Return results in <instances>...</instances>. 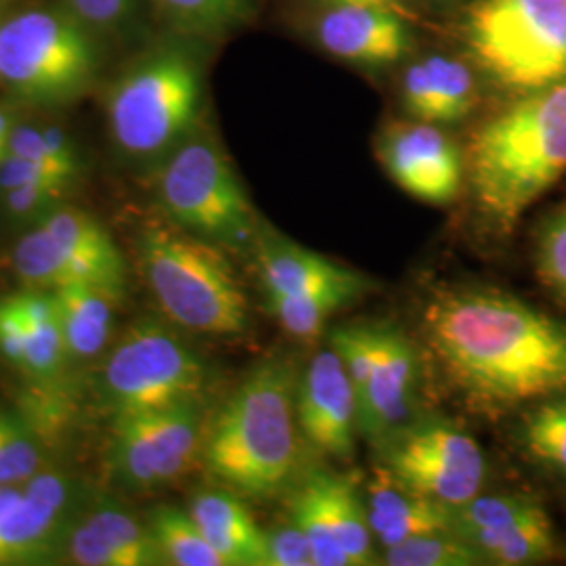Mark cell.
Instances as JSON below:
<instances>
[{
    "mask_svg": "<svg viewBox=\"0 0 566 566\" xmlns=\"http://www.w3.org/2000/svg\"><path fill=\"white\" fill-rule=\"evenodd\" d=\"M317 36L332 55L367 65L401 60L411 44L405 18L380 7H329Z\"/></svg>",
    "mask_w": 566,
    "mask_h": 566,
    "instance_id": "2e32d148",
    "label": "cell"
},
{
    "mask_svg": "<svg viewBox=\"0 0 566 566\" xmlns=\"http://www.w3.org/2000/svg\"><path fill=\"white\" fill-rule=\"evenodd\" d=\"M84 525L91 526L107 546L120 556L122 566L160 565L163 554L151 531H145L133 516L116 507L93 512Z\"/></svg>",
    "mask_w": 566,
    "mask_h": 566,
    "instance_id": "f546056e",
    "label": "cell"
},
{
    "mask_svg": "<svg viewBox=\"0 0 566 566\" xmlns=\"http://www.w3.org/2000/svg\"><path fill=\"white\" fill-rule=\"evenodd\" d=\"M292 516L311 544L315 566L374 563L367 510L346 476L313 472L296 493Z\"/></svg>",
    "mask_w": 566,
    "mask_h": 566,
    "instance_id": "7c38bea8",
    "label": "cell"
},
{
    "mask_svg": "<svg viewBox=\"0 0 566 566\" xmlns=\"http://www.w3.org/2000/svg\"><path fill=\"white\" fill-rule=\"evenodd\" d=\"M60 315L67 357L88 359L102 350L112 327L116 294L91 282H70L51 292Z\"/></svg>",
    "mask_w": 566,
    "mask_h": 566,
    "instance_id": "603a6c76",
    "label": "cell"
},
{
    "mask_svg": "<svg viewBox=\"0 0 566 566\" xmlns=\"http://www.w3.org/2000/svg\"><path fill=\"white\" fill-rule=\"evenodd\" d=\"M453 531L476 547L489 565H537L556 552L546 507L521 493L476 495L453 507Z\"/></svg>",
    "mask_w": 566,
    "mask_h": 566,
    "instance_id": "8fae6325",
    "label": "cell"
},
{
    "mask_svg": "<svg viewBox=\"0 0 566 566\" xmlns=\"http://www.w3.org/2000/svg\"><path fill=\"white\" fill-rule=\"evenodd\" d=\"M139 243L145 277L175 324L217 336L245 329L248 303L242 285L214 245L163 224H149Z\"/></svg>",
    "mask_w": 566,
    "mask_h": 566,
    "instance_id": "5b68a950",
    "label": "cell"
},
{
    "mask_svg": "<svg viewBox=\"0 0 566 566\" xmlns=\"http://www.w3.org/2000/svg\"><path fill=\"white\" fill-rule=\"evenodd\" d=\"M382 558L385 565L390 566H472L485 563L479 549L453 528L386 547Z\"/></svg>",
    "mask_w": 566,
    "mask_h": 566,
    "instance_id": "4dcf8cb0",
    "label": "cell"
},
{
    "mask_svg": "<svg viewBox=\"0 0 566 566\" xmlns=\"http://www.w3.org/2000/svg\"><path fill=\"white\" fill-rule=\"evenodd\" d=\"M164 20L185 34L217 36L238 25L254 0H156Z\"/></svg>",
    "mask_w": 566,
    "mask_h": 566,
    "instance_id": "f1b7e54d",
    "label": "cell"
},
{
    "mask_svg": "<svg viewBox=\"0 0 566 566\" xmlns=\"http://www.w3.org/2000/svg\"><path fill=\"white\" fill-rule=\"evenodd\" d=\"M367 521L371 535L385 547L453 528V507L424 497L397 483L388 470L378 472L369 489Z\"/></svg>",
    "mask_w": 566,
    "mask_h": 566,
    "instance_id": "d6986e66",
    "label": "cell"
},
{
    "mask_svg": "<svg viewBox=\"0 0 566 566\" xmlns=\"http://www.w3.org/2000/svg\"><path fill=\"white\" fill-rule=\"evenodd\" d=\"M70 556L82 566H122L120 556L84 523L70 537Z\"/></svg>",
    "mask_w": 566,
    "mask_h": 566,
    "instance_id": "ab89813d",
    "label": "cell"
},
{
    "mask_svg": "<svg viewBox=\"0 0 566 566\" xmlns=\"http://www.w3.org/2000/svg\"><path fill=\"white\" fill-rule=\"evenodd\" d=\"M160 198L177 223L240 248L252 233V208L223 154L208 142L181 145L160 177Z\"/></svg>",
    "mask_w": 566,
    "mask_h": 566,
    "instance_id": "9c48e42d",
    "label": "cell"
},
{
    "mask_svg": "<svg viewBox=\"0 0 566 566\" xmlns=\"http://www.w3.org/2000/svg\"><path fill=\"white\" fill-rule=\"evenodd\" d=\"M57 525L60 512L21 493L20 500L0 514V566L46 560Z\"/></svg>",
    "mask_w": 566,
    "mask_h": 566,
    "instance_id": "cb8c5ba5",
    "label": "cell"
},
{
    "mask_svg": "<svg viewBox=\"0 0 566 566\" xmlns=\"http://www.w3.org/2000/svg\"><path fill=\"white\" fill-rule=\"evenodd\" d=\"M521 443L535 464L566 479V395L533 403L523 418Z\"/></svg>",
    "mask_w": 566,
    "mask_h": 566,
    "instance_id": "4316f807",
    "label": "cell"
},
{
    "mask_svg": "<svg viewBox=\"0 0 566 566\" xmlns=\"http://www.w3.org/2000/svg\"><path fill=\"white\" fill-rule=\"evenodd\" d=\"M386 470L409 491L458 507L481 495L485 455L460 428L432 422L407 430L392 443Z\"/></svg>",
    "mask_w": 566,
    "mask_h": 566,
    "instance_id": "30bf717a",
    "label": "cell"
},
{
    "mask_svg": "<svg viewBox=\"0 0 566 566\" xmlns=\"http://www.w3.org/2000/svg\"><path fill=\"white\" fill-rule=\"evenodd\" d=\"M403 105L409 116L428 124L464 120L476 103L474 76L462 61L426 57L403 76Z\"/></svg>",
    "mask_w": 566,
    "mask_h": 566,
    "instance_id": "ac0fdd59",
    "label": "cell"
},
{
    "mask_svg": "<svg viewBox=\"0 0 566 566\" xmlns=\"http://www.w3.org/2000/svg\"><path fill=\"white\" fill-rule=\"evenodd\" d=\"M42 227L74 259L82 282L97 283L114 294L124 287V261L109 233L97 219L74 208H55Z\"/></svg>",
    "mask_w": 566,
    "mask_h": 566,
    "instance_id": "7402d4cb",
    "label": "cell"
},
{
    "mask_svg": "<svg viewBox=\"0 0 566 566\" xmlns=\"http://www.w3.org/2000/svg\"><path fill=\"white\" fill-rule=\"evenodd\" d=\"M198 443L196 426L181 411L124 413L116 422L114 460L128 485H164L191 468Z\"/></svg>",
    "mask_w": 566,
    "mask_h": 566,
    "instance_id": "4fadbf2b",
    "label": "cell"
},
{
    "mask_svg": "<svg viewBox=\"0 0 566 566\" xmlns=\"http://www.w3.org/2000/svg\"><path fill=\"white\" fill-rule=\"evenodd\" d=\"M200 99L198 63L177 49H160L114 84L107 99L112 137L130 156H158L191 128Z\"/></svg>",
    "mask_w": 566,
    "mask_h": 566,
    "instance_id": "52a82bcc",
    "label": "cell"
},
{
    "mask_svg": "<svg viewBox=\"0 0 566 566\" xmlns=\"http://www.w3.org/2000/svg\"><path fill=\"white\" fill-rule=\"evenodd\" d=\"M189 512L224 566H269L266 533L235 495L206 491L193 500Z\"/></svg>",
    "mask_w": 566,
    "mask_h": 566,
    "instance_id": "44dd1931",
    "label": "cell"
},
{
    "mask_svg": "<svg viewBox=\"0 0 566 566\" xmlns=\"http://www.w3.org/2000/svg\"><path fill=\"white\" fill-rule=\"evenodd\" d=\"M566 172V81L525 93L486 120L470 143L479 208L502 231Z\"/></svg>",
    "mask_w": 566,
    "mask_h": 566,
    "instance_id": "7a4b0ae2",
    "label": "cell"
},
{
    "mask_svg": "<svg viewBox=\"0 0 566 566\" xmlns=\"http://www.w3.org/2000/svg\"><path fill=\"white\" fill-rule=\"evenodd\" d=\"M23 495L41 502L44 506L60 512L67 504V485L65 481L55 476V474H34L30 481L25 491H21Z\"/></svg>",
    "mask_w": 566,
    "mask_h": 566,
    "instance_id": "b9f144b4",
    "label": "cell"
},
{
    "mask_svg": "<svg viewBox=\"0 0 566 566\" xmlns=\"http://www.w3.org/2000/svg\"><path fill=\"white\" fill-rule=\"evenodd\" d=\"M74 179L57 172L49 166H42L25 158L18 156H7L0 163V189H11V187H21V185H42V187H60V189H70Z\"/></svg>",
    "mask_w": 566,
    "mask_h": 566,
    "instance_id": "74e56055",
    "label": "cell"
},
{
    "mask_svg": "<svg viewBox=\"0 0 566 566\" xmlns=\"http://www.w3.org/2000/svg\"><path fill=\"white\" fill-rule=\"evenodd\" d=\"M465 42L497 86L525 95L566 81V0H479Z\"/></svg>",
    "mask_w": 566,
    "mask_h": 566,
    "instance_id": "8992f818",
    "label": "cell"
},
{
    "mask_svg": "<svg viewBox=\"0 0 566 566\" xmlns=\"http://www.w3.org/2000/svg\"><path fill=\"white\" fill-rule=\"evenodd\" d=\"M21 497V491H15L9 485H0V514L7 512Z\"/></svg>",
    "mask_w": 566,
    "mask_h": 566,
    "instance_id": "f6af8a7d",
    "label": "cell"
},
{
    "mask_svg": "<svg viewBox=\"0 0 566 566\" xmlns=\"http://www.w3.org/2000/svg\"><path fill=\"white\" fill-rule=\"evenodd\" d=\"M13 481H11V474H9V470H7V465L2 462V455H0V485H11Z\"/></svg>",
    "mask_w": 566,
    "mask_h": 566,
    "instance_id": "bcb514c9",
    "label": "cell"
},
{
    "mask_svg": "<svg viewBox=\"0 0 566 566\" xmlns=\"http://www.w3.org/2000/svg\"><path fill=\"white\" fill-rule=\"evenodd\" d=\"M0 350L13 364H25V329L11 298L0 303Z\"/></svg>",
    "mask_w": 566,
    "mask_h": 566,
    "instance_id": "60d3db41",
    "label": "cell"
},
{
    "mask_svg": "<svg viewBox=\"0 0 566 566\" xmlns=\"http://www.w3.org/2000/svg\"><path fill=\"white\" fill-rule=\"evenodd\" d=\"M296 420L317 451L343 460L353 453L359 401L334 348L317 353L296 386Z\"/></svg>",
    "mask_w": 566,
    "mask_h": 566,
    "instance_id": "9a60e30c",
    "label": "cell"
},
{
    "mask_svg": "<svg viewBox=\"0 0 566 566\" xmlns=\"http://www.w3.org/2000/svg\"><path fill=\"white\" fill-rule=\"evenodd\" d=\"M359 296L361 294L350 290H325L306 296H269V306L287 334L313 338L336 311Z\"/></svg>",
    "mask_w": 566,
    "mask_h": 566,
    "instance_id": "1f68e13d",
    "label": "cell"
},
{
    "mask_svg": "<svg viewBox=\"0 0 566 566\" xmlns=\"http://www.w3.org/2000/svg\"><path fill=\"white\" fill-rule=\"evenodd\" d=\"M329 7H343V4H353V7H380L399 13L401 18H409V11L403 4V0H324Z\"/></svg>",
    "mask_w": 566,
    "mask_h": 566,
    "instance_id": "7bdbcfd3",
    "label": "cell"
},
{
    "mask_svg": "<svg viewBox=\"0 0 566 566\" xmlns=\"http://www.w3.org/2000/svg\"><path fill=\"white\" fill-rule=\"evenodd\" d=\"M296 385L285 361L259 365L224 403L206 443V465L227 486L271 497L298 468Z\"/></svg>",
    "mask_w": 566,
    "mask_h": 566,
    "instance_id": "3957f363",
    "label": "cell"
},
{
    "mask_svg": "<svg viewBox=\"0 0 566 566\" xmlns=\"http://www.w3.org/2000/svg\"><path fill=\"white\" fill-rule=\"evenodd\" d=\"M0 455L13 483H28L41 464L32 434L9 413L0 411Z\"/></svg>",
    "mask_w": 566,
    "mask_h": 566,
    "instance_id": "e575fe53",
    "label": "cell"
},
{
    "mask_svg": "<svg viewBox=\"0 0 566 566\" xmlns=\"http://www.w3.org/2000/svg\"><path fill=\"white\" fill-rule=\"evenodd\" d=\"M206 382L200 357L154 322L130 327L105 365V388L118 416L196 403Z\"/></svg>",
    "mask_w": 566,
    "mask_h": 566,
    "instance_id": "ba28073f",
    "label": "cell"
},
{
    "mask_svg": "<svg viewBox=\"0 0 566 566\" xmlns=\"http://www.w3.org/2000/svg\"><path fill=\"white\" fill-rule=\"evenodd\" d=\"M13 264L32 292H55L65 283L82 282L74 259L42 224L21 238Z\"/></svg>",
    "mask_w": 566,
    "mask_h": 566,
    "instance_id": "484cf974",
    "label": "cell"
},
{
    "mask_svg": "<svg viewBox=\"0 0 566 566\" xmlns=\"http://www.w3.org/2000/svg\"><path fill=\"white\" fill-rule=\"evenodd\" d=\"M13 124H11V118L4 114V112H0V163L7 158V154H9V139H11V133H13Z\"/></svg>",
    "mask_w": 566,
    "mask_h": 566,
    "instance_id": "ee69618b",
    "label": "cell"
},
{
    "mask_svg": "<svg viewBox=\"0 0 566 566\" xmlns=\"http://www.w3.org/2000/svg\"><path fill=\"white\" fill-rule=\"evenodd\" d=\"M266 549L269 566H315L311 544L296 525L266 533Z\"/></svg>",
    "mask_w": 566,
    "mask_h": 566,
    "instance_id": "f35d334b",
    "label": "cell"
},
{
    "mask_svg": "<svg viewBox=\"0 0 566 566\" xmlns=\"http://www.w3.org/2000/svg\"><path fill=\"white\" fill-rule=\"evenodd\" d=\"M537 275L547 290L566 303V208L547 217L535 250Z\"/></svg>",
    "mask_w": 566,
    "mask_h": 566,
    "instance_id": "836d02e7",
    "label": "cell"
},
{
    "mask_svg": "<svg viewBox=\"0 0 566 566\" xmlns=\"http://www.w3.org/2000/svg\"><path fill=\"white\" fill-rule=\"evenodd\" d=\"M67 189L60 187H42V185H21V187H11L4 189V208L23 219H34L51 214L55 208H60V202L65 198Z\"/></svg>",
    "mask_w": 566,
    "mask_h": 566,
    "instance_id": "8d00e7d4",
    "label": "cell"
},
{
    "mask_svg": "<svg viewBox=\"0 0 566 566\" xmlns=\"http://www.w3.org/2000/svg\"><path fill=\"white\" fill-rule=\"evenodd\" d=\"M374 371L359 399V426L367 434H382L405 420L416 390V353L403 336L374 327Z\"/></svg>",
    "mask_w": 566,
    "mask_h": 566,
    "instance_id": "e0dca14e",
    "label": "cell"
},
{
    "mask_svg": "<svg viewBox=\"0 0 566 566\" xmlns=\"http://www.w3.org/2000/svg\"><path fill=\"white\" fill-rule=\"evenodd\" d=\"M7 156H18V158L49 166L57 172L72 177L74 181L81 172V160L74 143L57 128H36V126L13 128Z\"/></svg>",
    "mask_w": 566,
    "mask_h": 566,
    "instance_id": "d6a6232c",
    "label": "cell"
},
{
    "mask_svg": "<svg viewBox=\"0 0 566 566\" xmlns=\"http://www.w3.org/2000/svg\"><path fill=\"white\" fill-rule=\"evenodd\" d=\"M380 158L395 182L422 202L449 203L462 187V154L434 124L388 128L380 142Z\"/></svg>",
    "mask_w": 566,
    "mask_h": 566,
    "instance_id": "5bb4252c",
    "label": "cell"
},
{
    "mask_svg": "<svg viewBox=\"0 0 566 566\" xmlns=\"http://www.w3.org/2000/svg\"><path fill=\"white\" fill-rule=\"evenodd\" d=\"M20 311L25 329V364L36 376H51L60 369L65 353L55 298L49 292H28L11 298Z\"/></svg>",
    "mask_w": 566,
    "mask_h": 566,
    "instance_id": "d4e9b609",
    "label": "cell"
},
{
    "mask_svg": "<svg viewBox=\"0 0 566 566\" xmlns=\"http://www.w3.org/2000/svg\"><path fill=\"white\" fill-rule=\"evenodd\" d=\"M151 533L163 558L177 566H224L223 558L210 546L191 512L160 506L151 516Z\"/></svg>",
    "mask_w": 566,
    "mask_h": 566,
    "instance_id": "83f0119b",
    "label": "cell"
},
{
    "mask_svg": "<svg viewBox=\"0 0 566 566\" xmlns=\"http://www.w3.org/2000/svg\"><path fill=\"white\" fill-rule=\"evenodd\" d=\"M422 327L447 380L483 411L566 395V322L495 290H439Z\"/></svg>",
    "mask_w": 566,
    "mask_h": 566,
    "instance_id": "6da1fadb",
    "label": "cell"
},
{
    "mask_svg": "<svg viewBox=\"0 0 566 566\" xmlns=\"http://www.w3.org/2000/svg\"><path fill=\"white\" fill-rule=\"evenodd\" d=\"M259 264L269 296H306L325 290L364 294L369 287L359 273L290 242H263Z\"/></svg>",
    "mask_w": 566,
    "mask_h": 566,
    "instance_id": "ffe728a7",
    "label": "cell"
},
{
    "mask_svg": "<svg viewBox=\"0 0 566 566\" xmlns=\"http://www.w3.org/2000/svg\"><path fill=\"white\" fill-rule=\"evenodd\" d=\"M99 67L95 32L65 7L25 9L0 21V81L21 102H74Z\"/></svg>",
    "mask_w": 566,
    "mask_h": 566,
    "instance_id": "277c9868",
    "label": "cell"
},
{
    "mask_svg": "<svg viewBox=\"0 0 566 566\" xmlns=\"http://www.w3.org/2000/svg\"><path fill=\"white\" fill-rule=\"evenodd\" d=\"M65 9L97 32H116L135 15L137 0H63Z\"/></svg>",
    "mask_w": 566,
    "mask_h": 566,
    "instance_id": "d590c367",
    "label": "cell"
}]
</instances>
